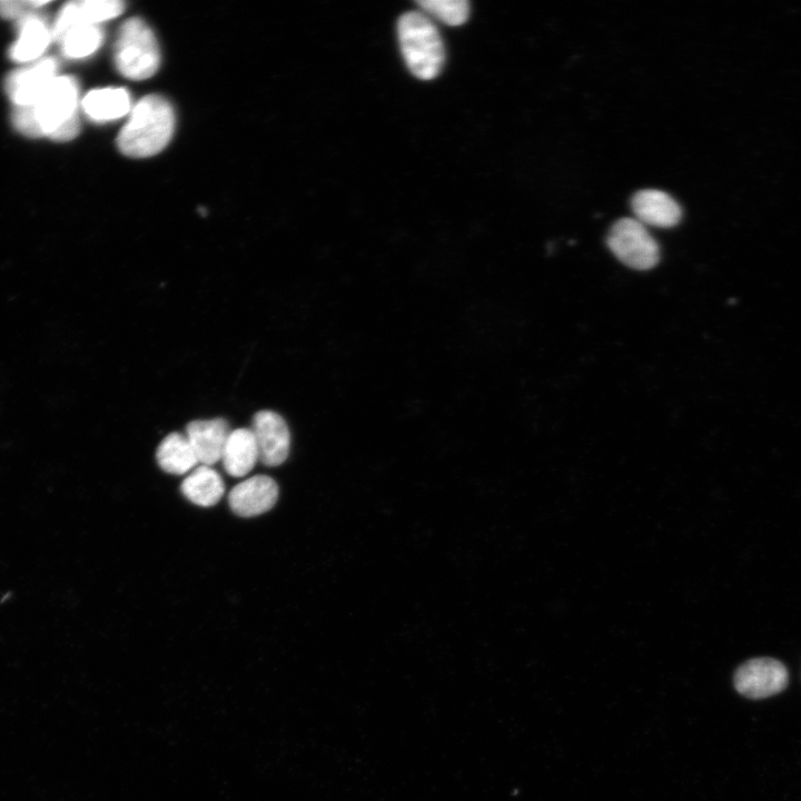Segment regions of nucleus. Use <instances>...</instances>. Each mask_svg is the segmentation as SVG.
I'll return each instance as SVG.
<instances>
[{"instance_id": "1", "label": "nucleus", "mask_w": 801, "mask_h": 801, "mask_svg": "<svg viewBox=\"0 0 801 801\" xmlns=\"http://www.w3.org/2000/svg\"><path fill=\"white\" fill-rule=\"evenodd\" d=\"M174 128L175 113L169 101L159 95H149L134 107L119 131L117 145L128 157H150L167 146Z\"/></svg>"}, {"instance_id": "2", "label": "nucleus", "mask_w": 801, "mask_h": 801, "mask_svg": "<svg viewBox=\"0 0 801 801\" xmlns=\"http://www.w3.org/2000/svg\"><path fill=\"white\" fill-rule=\"evenodd\" d=\"M397 33L409 71L422 80L435 78L443 68L445 50L431 19L418 11L406 12L398 20Z\"/></svg>"}, {"instance_id": "3", "label": "nucleus", "mask_w": 801, "mask_h": 801, "mask_svg": "<svg viewBox=\"0 0 801 801\" xmlns=\"http://www.w3.org/2000/svg\"><path fill=\"white\" fill-rule=\"evenodd\" d=\"M77 81L71 77H56L44 93L29 106L40 136L55 140L72 139L79 131Z\"/></svg>"}, {"instance_id": "4", "label": "nucleus", "mask_w": 801, "mask_h": 801, "mask_svg": "<svg viewBox=\"0 0 801 801\" xmlns=\"http://www.w3.org/2000/svg\"><path fill=\"white\" fill-rule=\"evenodd\" d=\"M159 49L154 32L139 18L128 19L120 28L115 49V63L126 78L144 80L159 67Z\"/></svg>"}, {"instance_id": "5", "label": "nucleus", "mask_w": 801, "mask_h": 801, "mask_svg": "<svg viewBox=\"0 0 801 801\" xmlns=\"http://www.w3.org/2000/svg\"><path fill=\"white\" fill-rule=\"evenodd\" d=\"M607 246L616 258L633 269H650L660 258L657 243L635 218L615 221L607 235Z\"/></svg>"}, {"instance_id": "6", "label": "nucleus", "mask_w": 801, "mask_h": 801, "mask_svg": "<svg viewBox=\"0 0 801 801\" xmlns=\"http://www.w3.org/2000/svg\"><path fill=\"white\" fill-rule=\"evenodd\" d=\"M788 684L784 665L771 657L752 659L734 674V686L750 699H763L781 692Z\"/></svg>"}, {"instance_id": "7", "label": "nucleus", "mask_w": 801, "mask_h": 801, "mask_svg": "<svg viewBox=\"0 0 801 801\" xmlns=\"http://www.w3.org/2000/svg\"><path fill=\"white\" fill-rule=\"evenodd\" d=\"M259 459L264 465L277 466L285 462L290 448V434L284 418L273 411H259L253 417V427Z\"/></svg>"}, {"instance_id": "8", "label": "nucleus", "mask_w": 801, "mask_h": 801, "mask_svg": "<svg viewBox=\"0 0 801 801\" xmlns=\"http://www.w3.org/2000/svg\"><path fill=\"white\" fill-rule=\"evenodd\" d=\"M278 497L276 482L266 475H255L235 487L228 494L231 511L243 517H250L269 511Z\"/></svg>"}, {"instance_id": "9", "label": "nucleus", "mask_w": 801, "mask_h": 801, "mask_svg": "<svg viewBox=\"0 0 801 801\" xmlns=\"http://www.w3.org/2000/svg\"><path fill=\"white\" fill-rule=\"evenodd\" d=\"M57 61L47 58L40 62L12 73L7 81V90L18 107L33 106L56 78Z\"/></svg>"}, {"instance_id": "10", "label": "nucleus", "mask_w": 801, "mask_h": 801, "mask_svg": "<svg viewBox=\"0 0 801 801\" xmlns=\"http://www.w3.org/2000/svg\"><path fill=\"white\" fill-rule=\"evenodd\" d=\"M635 219L644 226L671 228L682 217L680 205L666 192L659 189H642L632 198Z\"/></svg>"}, {"instance_id": "11", "label": "nucleus", "mask_w": 801, "mask_h": 801, "mask_svg": "<svg viewBox=\"0 0 801 801\" xmlns=\"http://www.w3.org/2000/svg\"><path fill=\"white\" fill-rule=\"evenodd\" d=\"M118 0H87L66 4L52 27V38L59 39L68 29L78 24H97L118 17L123 11Z\"/></svg>"}, {"instance_id": "12", "label": "nucleus", "mask_w": 801, "mask_h": 801, "mask_svg": "<svg viewBox=\"0 0 801 801\" xmlns=\"http://www.w3.org/2000/svg\"><path fill=\"white\" fill-rule=\"evenodd\" d=\"M229 433L228 424L224 418L196 419L186 427V437L198 463L207 466L221 459Z\"/></svg>"}, {"instance_id": "13", "label": "nucleus", "mask_w": 801, "mask_h": 801, "mask_svg": "<svg viewBox=\"0 0 801 801\" xmlns=\"http://www.w3.org/2000/svg\"><path fill=\"white\" fill-rule=\"evenodd\" d=\"M258 459V446L250 428L241 427L229 433L220 459L229 475L245 476Z\"/></svg>"}, {"instance_id": "14", "label": "nucleus", "mask_w": 801, "mask_h": 801, "mask_svg": "<svg viewBox=\"0 0 801 801\" xmlns=\"http://www.w3.org/2000/svg\"><path fill=\"white\" fill-rule=\"evenodd\" d=\"M81 106L89 118L98 122L118 119L130 109V96L125 88L108 87L88 92Z\"/></svg>"}, {"instance_id": "15", "label": "nucleus", "mask_w": 801, "mask_h": 801, "mask_svg": "<svg viewBox=\"0 0 801 801\" xmlns=\"http://www.w3.org/2000/svg\"><path fill=\"white\" fill-rule=\"evenodd\" d=\"M184 496L196 505L209 507L219 502L225 492L221 476L210 466L194 468L180 485Z\"/></svg>"}, {"instance_id": "16", "label": "nucleus", "mask_w": 801, "mask_h": 801, "mask_svg": "<svg viewBox=\"0 0 801 801\" xmlns=\"http://www.w3.org/2000/svg\"><path fill=\"white\" fill-rule=\"evenodd\" d=\"M52 31L46 22L34 14L21 18L19 37L10 50L16 61H30L38 58L48 46Z\"/></svg>"}, {"instance_id": "17", "label": "nucleus", "mask_w": 801, "mask_h": 801, "mask_svg": "<svg viewBox=\"0 0 801 801\" xmlns=\"http://www.w3.org/2000/svg\"><path fill=\"white\" fill-rule=\"evenodd\" d=\"M158 465L167 473L181 475L196 468L198 459L186 435L168 434L156 452Z\"/></svg>"}, {"instance_id": "18", "label": "nucleus", "mask_w": 801, "mask_h": 801, "mask_svg": "<svg viewBox=\"0 0 801 801\" xmlns=\"http://www.w3.org/2000/svg\"><path fill=\"white\" fill-rule=\"evenodd\" d=\"M102 39V30L97 24H78L68 29L58 41L65 56L83 58L95 52Z\"/></svg>"}, {"instance_id": "19", "label": "nucleus", "mask_w": 801, "mask_h": 801, "mask_svg": "<svg viewBox=\"0 0 801 801\" xmlns=\"http://www.w3.org/2000/svg\"><path fill=\"white\" fill-rule=\"evenodd\" d=\"M417 4L449 26H459L469 16V3L466 0H419Z\"/></svg>"}, {"instance_id": "20", "label": "nucleus", "mask_w": 801, "mask_h": 801, "mask_svg": "<svg viewBox=\"0 0 801 801\" xmlns=\"http://www.w3.org/2000/svg\"><path fill=\"white\" fill-rule=\"evenodd\" d=\"M46 1H0V14L6 18H23L31 14L32 9L44 6Z\"/></svg>"}]
</instances>
